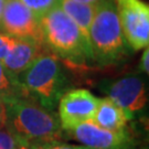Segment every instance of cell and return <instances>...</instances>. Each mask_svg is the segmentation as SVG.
<instances>
[{"label":"cell","mask_w":149,"mask_h":149,"mask_svg":"<svg viewBox=\"0 0 149 149\" xmlns=\"http://www.w3.org/2000/svg\"><path fill=\"white\" fill-rule=\"evenodd\" d=\"M7 126L29 144H45L61 139L59 117L27 94L5 101Z\"/></svg>","instance_id":"1"},{"label":"cell","mask_w":149,"mask_h":149,"mask_svg":"<svg viewBox=\"0 0 149 149\" xmlns=\"http://www.w3.org/2000/svg\"><path fill=\"white\" fill-rule=\"evenodd\" d=\"M43 43L55 55L71 64L93 60L91 44L86 41L75 22L59 6L40 19Z\"/></svg>","instance_id":"2"},{"label":"cell","mask_w":149,"mask_h":149,"mask_svg":"<svg viewBox=\"0 0 149 149\" xmlns=\"http://www.w3.org/2000/svg\"><path fill=\"white\" fill-rule=\"evenodd\" d=\"M93 60L101 64L116 63L128 55V44L123 32L114 0H104L96 6L90 28Z\"/></svg>","instance_id":"3"},{"label":"cell","mask_w":149,"mask_h":149,"mask_svg":"<svg viewBox=\"0 0 149 149\" xmlns=\"http://www.w3.org/2000/svg\"><path fill=\"white\" fill-rule=\"evenodd\" d=\"M29 95L43 107L53 111L65 93L66 77L58 55L47 50L18 77Z\"/></svg>","instance_id":"4"},{"label":"cell","mask_w":149,"mask_h":149,"mask_svg":"<svg viewBox=\"0 0 149 149\" xmlns=\"http://www.w3.org/2000/svg\"><path fill=\"white\" fill-rule=\"evenodd\" d=\"M128 47L134 51L149 44V6L143 0H114Z\"/></svg>","instance_id":"5"},{"label":"cell","mask_w":149,"mask_h":149,"mask_svg":"<svg viewBox=\"0 0 149 149\" xmlns=\"http://www.w3.org/2000/svg\"><path fill=\"white\" fill-rule=\"evenodd\" d=\"M0 30L16 39L42 42L40 20L20 0H7L0 19Z\"/></svg>","instance_id":"6"},{"label":"cell","mask_w":149,"mask_h":149,"mask_svg":"<svg viewBox=\"0 0 149 149\" xmlns=\"http://www.w3.org/2000/svg\"><path fill=\"white\" fill-rule=\"evenodd\" d=\"M98 101L100 98L84 88H75L63 93L59 100L61 128L68 132L82 123L92 122Z\"/></svg>","instance_id":"7"},{"label":"cell","mask_w":149,"mask_h":149,"mask_svg":"<svg viewBox=\"0 0 149 149\" xmlns=\"http://www.w3.org/2000/svg\"><path fill=\"white\" fill-rule=\"evenodd\" d=\"M107 97L126 113L129 119L147 105L148 95L144 80L138 75H127L112 82L105 88Z\"/></svg>","instance_id":"8"},{"label":"cell","mask_w":149,"mask_h":149,"mask_svg":"<svg viewBox=\"0 0 149 149\" xmlns=\"http://www.w3.org/2000/svg\"><path fill=\"white\" fill-rule=\"evenodd\" d=\"M68 133L90 149H130L133 146V140L126 130H107L92 122L82 123L68 130Z\"/></svg>","instance_id":"9"},{"label":"cell","mask_w":149,"mask_h":149,"mask_svg":"<svg viewBox=\"0 0 149 149\" xmlns=\"http://www.w3.org/2000/svg\"><path fill=\"white\" fill-rule=\"evenodd\" d=\"M48 50L42 42H36L32 40L16 39L15 45L10 54L1 61L6 71L12 79L19 81L18 77L22 72L31 65L36 60Z\"/></svg>","instance_id":"10"},{"label":"cell","mask_w":149,"mask_h":149,"mask_svg":"<svg viewBox=\"0 0 149 149\" xmlns=\"http://www.w3.org/2000/svg\"><path fill=\"white\" fill-rule=\"evenodd\" d=\"M128 120L130 119L120 107L116 105L111 98L104 97L100 98L98 101L92 123L107 130L123 132L126 130Z\"/></svg>","instance_id":"11"},{"label":"cell","mask_w":149,"mask_h":149,"mask_svg":"<svg viewBox=\"0 0 149 149\" xmlns=\"http://www.w3.org/2000/svg\"><path fill=\"white\" fill-rule=\"evenodd\" d=\"M60 8L75 22L82 32L83 37L90 43V28L95 15L96 6L84 5L75 2L73 0H59L58 3Z\"/></svg>","instance_id":"12"},{"label":"cell","mask_w":149,"mask_h":149,"mask_svg":"<svg viewBox=\"0 0 149 149\" xmlns=\"http://www.w3.org/2000/svg\"><path fill=\"white\" fill-rule=\"evenodd\" d=\"M27 94V91L22 87L19 81L12 79L8 74L2 62L0 61V98L5 102L11 97Z\"/></svg>","instance_id":"13"},{"label":"cell","mask_w":149,"mask_h":149,"mask_svg":"<svg viewBox=\"0 0 149 149\" xmlns=\"http://www.w3.org/2000/svg\"><path fill=\"white\" fill-rule=\"evenodd\" d=\"M28 9L40 20L44 15L52 10L59 3V0H20Z\"/></svg>","instance_id":"14"},{"label":"cell","mask_w":149,"mask_h":149,"mask_svg":"<svg viewBox=\"0 0 149 149\" xmlns=\"http://www.w3.org/2000/svg\"><path fill=\"white\" fill-rule=\"evenodd\" d=\"M18 136L8 126L0 127V149H15Z\"/></svg>","instance_id":"15"},{"label":"cell","mask_w":149,"mask_h":149,"mask_svg":"<svg viewBox=\"0 0 149 149\" xmlns=\"http://www.w3.org/2000/svg\"><path fill=\"white\" fill-rule=\"evenodd\" d=\"M32 149H90L84 146H74V145L60 144L58 141L45 143V144H33L31 145Z\"/></svg>","instance_id":"16"},{"label":"cell","mask_w":149,"mask_h":149,"mask_svg":"<svg viewBox=\"0 0 149 149\" xmlns=\"http://www.w3.org/2000/svg\"><path fill=\"white\" fill-rule=\"evenodd\" d=\"M148 60H149V49H148V47H147V48L144 49V52H143L141 59H140V63H139L140 71H141L143 73H145V74H148V72H149Z\"/></svg>","instance_id":"17"},{"label":"cell","mask_w":149,"mask_h":149,"mask_svg":"<svg viewBox=\"0 0 149 149\" xmlns=\"http://www.w3.org/2000/svg\"><path fill=\"white\" fill-rule=\"evenodd\" d=\"M7 126V106L0 98V127Z\"/></svg>","instance_id":"18"},{"label":"cell","mask_w":149,"mask_h":149,"mask_svg":"<svg viewBox=\"0 0 149 149\" xmlns=\"http://www.w3.org/2000/svg\"><path fill=\"white\" fill-rule=\"evenodd\" d=\"M15 149H32L31 144H29L27 140L18 137V143H17Z\"/></svg>","instance_id":"19"},{"label":"cell","mask_w":149,"mask_h":149,"mask_svg":"<svg viewBox=\"0 0 149 149\" xmlns=\"http://www.w3.org/2000/svg\"><path fill=\"white\" fill-rule=\"evenodd\" d=\"M75 2H80V3H84V5H93L97 6L98 3H101L104 0H73Z\"/></svg>","instance_id":"20"},{"label":"cell","mask_w":149,"mask_h":149,"mask_svg":"<svg viewBox=\"0 0 149 149\" xmlns=\"http://www.w3.org/2000/svg\"><path fill=\"white\" fill-rule=\"evenodd\" d=\"M11 36L7 34V33H0V49L5 45L6 43L10 40Z\"/></svg>","instance_id":"21"},{"label":"cell","mask_w":149,"mask_h":149,"mask_svg":"<svg viewBox=\"0 0 149 149\" xmlns=\"http://www.w3.org/2000/svg\"><path fill=\"white\" fill-rule=\"evenodd\" d=\"M6 1H7V0H0V19H1V15H2L3 8H5Z\"/></svg>","instance_id":"22"}]
</instances>
